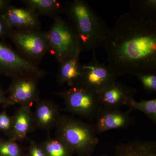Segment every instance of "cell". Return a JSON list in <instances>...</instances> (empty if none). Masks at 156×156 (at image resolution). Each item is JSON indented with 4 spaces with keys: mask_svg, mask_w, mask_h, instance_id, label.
<instances>
[{
    "mask_svg": "<svg viewBox=\"0 0 156 156\" xmlns=\"http://www.w3.org/2000/svg\"><path fill=\"white\" fill-rule=\"evenodd\" d=\"M10 125V121L9 117L5 114L0 115V128L6 130L9 129Z\"/></svg>",
    "mask_w": 156,
    "mask_h": 156,
    "instance_id": "23",
    "label": "cell"
},
{
    "mask_svg": "<svg viewBox=\"0 0 156 156\" xmlns=\"http://www.w3.org/2000/svg\"><path fill=\"white\" fill-rule=\"evenodd\" d=\"M62 140L80 156H92L99 140L93 126L74 120L63 123Z\"/></svg>",
    "mask_w": 156,
    "mask_h": 156,
    "instance_id": "3",
    "label": "cell"
},
{
    "mask_svg": "<svg viewBox=\"0 0 156 156\" xmlns=\"http://www.w3.org/2000/svg\"><path fill=\"white\" fill-rule=\"evenodd\" d=\"M3 5V1H1V0H0V9H2V7Z\"/></svg>",
    "mask_w": 156,
    "mask_h": 156,
    "instance_id": "26",
    "label": "cell"
},
{
    "mask_svg": "<svg viewBox=\"0 0 156 156\" xmlns=\"http://www.w3.org/2000/svg\"><path fill=\"white\" fill-rule=\"evenodd\" d=\"M50 46L58 61L79 56L80 44L76 31L71 24L61 19H57L50 31Z\"/></svg>",
    "mask_w": 156,
    "mask_h": 156,
    "instance_id": "4",
    "label": "cell"
},
{
    "mask_svg": "<svg viewBox=\"0 0 156 156\" xmlns=\"http://www.w3.org/2000/svg\"><path fill=\"white\" fill-rule=\"evenodd\" d=\"M37 116L41 122L47 124L53 119V112L48 107L42 105L38 109Z\"/></svg>",
    "mask_w": 156,
    "mask_h": 156,
    "instance_id": "21",
    "label": "cell"
},
{
    "mask_svg": "<svg viewBox=\"0 0 156 156\" xmlns=\"http://www.w3.org/2000/svg\"><path fill=\"white\" fill-rule=\"evenodd\" d=\"M67 12L77 35L81 51L93 52L101 47L109 28L89 3L82 0L71 2Z\"/></svg>",
    "mask_w": 156,
    "mask_h": 156,
    "instance_id": "2",
    "label": "cell"
},
{
    "mask_svg": "<svg viewBox=\"0 0 156 156\" xmlns=\"http://www.w3.org/2000/svg\"><path fill=\"white\" fill-rule=\"evenodd\" d=\"M32 156H45L41 151L36 147L34 148L32 151Z\"/></svg>",
    "mask_w": 156,
    "mask_h": 156,
    "instance_id": "24",
    "label": "cell"
},
{
    "mask_svg": "<svg viewBox=\"0 0 156 156\" xmlns=\"http://www.w3.org/2000/svg\"><path fill=\"white\" fill-rule=\"evenodd\" d=\"M29 122L27 116L21 112L18 115L15 122V131L21 136H24L28 129Z\"/></svg>",
    "mask_w": 156,
    "mask_h": 156,
    "instance_id": "20",
    "label": "cell"
},
{
    "mask_svg": "<svg viewBox=\"0 0 156 156\" xmlns=\"http://www.w3.org/2000/svg\"><path fill=\"white\" fill-rule=\"evenodd\" d=\"M4 32V25L1 21H0V36L2 35Z\"/></svg>",
    "mask_w": 156,
    "mask_h": 156,
    "instance_id": "25",
    "label": "cell"
},
{
    "mask_svg": "<svg viewBox=\"0 0 156 156\" xmlns=\"http://www.w3.org/2000/svg\"><path fill=\"white\" fill-rule=\"evenodd\" d=\"M117 77L107 64L98 61L95 51L92 59L82 65L80 83L96 93L114 83Z\"/></svg>",
    "mask_w": 156,
    "mask_h": 156,
    "instance_id": "6",
    "label": "cell"
},
{
    "mask_svg": "<svg viewBox=\"0 0 156 156\" xmlns=\"http://www.w3.org/2000/svg\"><path fill=\"white\" fill-rule=\"evenodd\" d=\"M3 95L2 94V92L0 91V101L2 99Z\"/></svg>",
    "mask_w": 156,
    "mask_h": 156,
    "instance_id": "27",
    "label": "cell"
},
{
    "mask_svg": "<svg viewBox=\"0 0 156 156\" xmlns=\"http://www.w3.org/2000/svg\"><path fill=\"white\" fill-rule=\"evenodd\" d=\"M130 111L132 110H136L142 112L146 115L154 123H156V99L150 100H142L136 101L134 98L131 99L127 105Z\"/></svg>",
    "mask_w": 156,
    "mask_h": 156,
    "instance_id": "15",
    "label": "cell"
},
{
    "mask_svg": "<svg viewBox=\"0 0 156 156\" xmlns=\"http://www.w3.org/2000/svg\"><path fill=\"white\" fill-rule=\"evenodd\" d=\"M46 150L50 156H68L72 149L64 142L55 140L47 146Z\"/></svg>",
    "mask_w": 156,
    "mask_h": 156,
    "instance_id": "17",
    "label": "cell"
},
{
    "mask_svg": "<svg viewBox=\"0 0 156 156\" xmlns=\"http://www.w3.org/2000/svg\"><path fill=\"white\" fill-rule=\"evenodd\" d=\"M0 67L11 70L37 72V67L5 45L0 44Z\"/></svg>",
    "mask_w": 156,
    "mask_h": 156,
    "instance_id": "10",
    "label": "cell"
},
{
    "mask_svg": "<svg viewBox=\"0 0 156 156\" xmlns=\"http://www.w3.org/2000/svg\"><path fill=\"white\" fill-rule=\"evenodd\" d=\"M113 156H156L154 141H136L117 146Z\"/></svg>",
    "mask_w": 156,
    "mask_h": 156,
    "instance_id": "11",
    "label": "cell"
},
{
    "mask_svg": "<svg viewBox=\"0 0 156 156\" xmlns=\"http://www.w3.org/2000/svg\"><path fill=\"white\" fill-rule=\"evenodd\" d=\"M16 44L23 51L34 56H41L47 49V44L43 37L33 33L17 34L14 37Z\"/></svg>",
    "mask_w": 156,
    "mask_h": 156,
    "instance_id": "9",
    "label": "cell"
},
{
    "mask_svg": "<svg viewBox=\"0 0 156 156\" xmlns=\"http://www.w3.org/2000/svg\"><path fill=\"white\" fill-rule=\"evenodd\" d=\"M64 93L70 109L88 119L93 120L101 108L98 93L81 83Z\"/></svg>",
    "mask_w": 156,
    "mask_h": 156,
    "instance_id": "5",
    "label": "cell"
},
{
    "mask_svg": "<svg viewBox=\"0 0 156 156\" xmlns=\"http://www.w3.org/2000/svg\"><path fill=\"white\" fill-rule=\"evenodd\" d=\"M27 2L34 8L43 11L57 9L59 7L58 3L54 0H30Z\"/></svg>",
    "mask_w": 156,
    "mask_h": 156,
    "instance_id": "19",
    "label": "cell"
},
{
    "mask_svg": "<svg viewBox=\"0 0 156 156\" xmlns=\"http://www.w3.org/2000/svg\"><path fill=\"white\" fill-rule=\"evenodd\" d=\"M136 76L147 92L151 93L156 92V72L144 73Z\"/></svg>",
    "mask_w": 156,
    "mask_h": 156,
    "instance_id": "18",
    "label": "cell"
},
{
    "mask_svg": "<svg viewBox=\"0 0 156 156\" xmlns=\"http://www.w3.org/2000/svg\"><path fill=\"white\" fill-rule=\"evenodd\" d=\"M136 92L133 87L118 81L98 93L101 108L120 109L134 98Z\"/></svg>",
    "mask_w": 156,
    "mask_h": 156,
    "instance_id": "7",
    "label": "cell"
},
{
    "mask_svg": "<svg viewBox=\"0 0 156 156\" xmlns=\"http://www.w3.org/2000/svg\"><path fill=\"white\" fill-rule=\"evenodd\" d=\"M34 90V85L32 81H21L13 88V96L17 101H26L33 97Z\"/></svg>",
    "mask_w": 156,
    "mask_h": 156,
    "instance_id": "16",
    "label": "cell"
},
{
    "mask_svg": "<svg viewBox=\"0 0 156 156\" xmlns=\"http://www.w3.org/2000/svg\"><path fill=\"white\" fill-rule=\"evenodd\" d=\"M101 47L117 77L156 72V20L124 13L109 28Z\"/></svg>",
    "mask_w": 156,
    "mask_h": 156,
    "instance_id": "1",
    "label": "cell"
},
{
    "mask_svg": "<svg viewBox=\"0 0 156 156\" xmlns=\"http://www.w3.org/2000/svg\"><path fill=\"white\" fill-rule=\"evenodd\" d=\"M98 156H109L108 155H102Z\"/></svg>",
    "mask_w": 156,
    "mask_h": 156,
    "instance_id": "28",
    "label": "cell"
},
{
    "mask_svg": "<svg viewBox=\"0 0 156 156\" xmlns=\"http://www.w3.org/2000/svg\"><path fill=\"white\" fill-rule=\"evenodd\" d=\"M3 20L11 27H33L36 24V18L31 12L21 9H9L2 16Z\"/></svg>",
    "mask_w": 156,
    "mask_h": 156,
    "instance_id": "12",
    "label": "cell"
},
{
    "mask_svg": "<svg viewBox=\"0 0 156 156\" xmlns=\"http://www.w3.org/2000/svg\"><path fill=\"white\" fill-rule=\"evenodd\" d=\"M18 153L19 149L15 144H6L0 147V154L4 156H17Z\"/></svg>",
    "mask_w": 156,
    "mask_h": 156,
    "instance_id": "22",
    "label": "cell"
},
{
    "mask_svg": "<svg viewBox=\"0 0 156 156\" xmlns=\"http://www.w3.org/2000/svg\"><path fill=\"white\" fill-rule=\"evenodd\" d=\"M131 12L146 19L154 20L156 17V0H136L130 3Z\"/></svg>",
    "mask_w": 156,
    "mask_h": 156,
    "instance_id": "14",
    "label": "cell"
},
{
    "mask_svg": "<svg viewBox=\"0 0 156 156\" xmlns=\"http://www.w3.org/2000/svg\"><path fill=\"white\" fill-rule=\"evenodd\" d=\"M130 112L122 111L120 109H101L94 119L95 124L93 125L96 134L131 126L135 120L130 115Z\"/></svg>",
    "mask_w": 156,
    "mask_h": 156,
    "instance_id": "8",
    "label": "cell"
},
{
    "mask_svg": "<svg viewBox=\"0 0 156 156\" xmlns=\"http://www.w3.org/2000/svg\"><path fill=\"white\" fill-rule=\"evenodd\" d=\"M58 76L62 82H68L73 85L80 83L82 65L79 62V56L71 57L62 62Z\"/></svg>",
    "mask_w": 156,
    "mask_h": 156,
    "instance_id": "13",
    "label": "cell"
}]
</instances>
